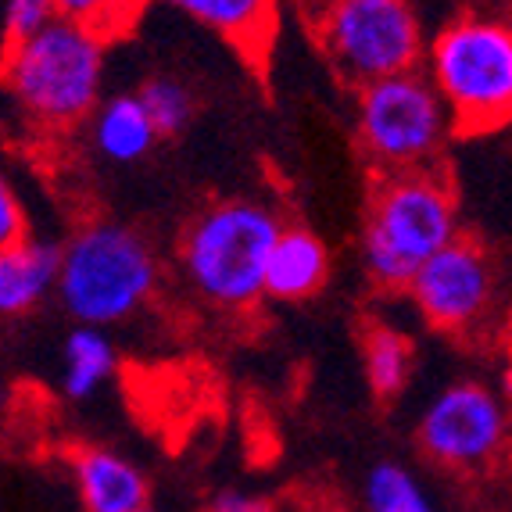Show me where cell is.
<instances>
[{"mask_svg":"<svg viewBox=\"0 0 512 512\" xmlns=\"http://www.w3.org/2000/svg\"><path fill=\"white\" fill-rule=\"evenodd\" d=\"M459 233V201L441 169L376 176L362 226V265L380 291L405 294L419 265Z\"/></svg>","mask_w":512,"mask_h":512,"instance_id":"1","label":"cell"},{"mask_svg":"<svg viewBox=\"0 0 512 512\" xmlns=\"http://www.w3.org/2000/svg\"><path fill=\"white\" fill-rule=\"evenodd\" d=\"M430 86L452 115L459 137L491 133L512 111V29L505 18L466 15L437 29L423 51Z\"/></svg>","mask_w":512,"mask_h":512,"instance_id":"2","label":"cell"},{"mask_svg":"<svg viewBox=\"0 0 512 512\" xmlns=\"http://www.w3.org/2000/svg\"><path fill=\"white\" fill-rule=\"evenodd\" d=\"M158 287V255L122 222H86L61 244L54 291L79 326H115L137 316Z\"/></svg>","mask_w":512,"mask_h":512,"instance_id":"3","label":"cell"},{"mask_svg":"<svg viewBox=\"0 0 512 512\" xmlns=\"http://www.w3.org/2000/svg\"><path fill=\"white\" fill-rule=\"evenodd\" d=\"M283 222L258 201H215L187 222L180 244V269L190 291L215 308H251L262 294L265 258Z\"/></svg>","mask_w":512,"mask_h":512,"instance_id":"4","label":"cell"},{"mask_svg":"<svg viewBox=\"0 0 512 512\" xmlns=\"http://www.w3.org/2000/svg\"><path fill=\"white\" fill-rule=\"evenodd\" d=\"M0 79L18 108L43 129H69L101 104L104 36L65 15L0 61Z\"/></svg>","mask_w":512,"mask_h":512,"instance_id":"5","label":"cell"},{"mask_svg":"<svg viewBox=\"0 0 512 512\" xmlns=\"http://www.w3.org/2000/svg\"><path fill=\"white\" fill-rule=\"evenodd\" d=\"M355 129L366 162L380 176L437 169L444 144L455 137L452 115L423 69L362 86Z\"/></svg>","mask_w":512,"mask_h":512,"instance_id":"6","label":"cell"},{"mask_svg":"<svg viewBox=\"0 0 512 512\" xmlns=\"http://www.w3.org/2000/svg\"><path fill=\"white\" fill-rule=\"evenodd\" d=\"M316 40L344 83L362 86L423 65L427 36L405 0H337L319 8Z\"/></svg>","mask_w":512,"mask_h":512,"instance_id":"7","label":"cell"},{"mask_svg":"<svg viewBox=\"0 0 512 512\" xmlns=\"http://www.w3.org/2000/svg\"><path fill=\"white\" fill-rule=\"evenodd\" d=\"M505 398L480 380L444 387L419 416L416 441L430 462L452 473H484L505 452Z\"/></svg>","mask_w":512,"mask_h":512,"instance_id":"8","label":"cell"},{"mask_svg":"<svg viewBox=\"0 0 512 512\" xmlns=\"http://www.w3.org/2000/svg\"><path fill=\"white\" fill-rule=\"evenodd\" d=\"M495 291V258L470 233H459L448 248L427 258L405 287L412 305L419 308V316L444 333L477 330L491 316Z\"/></svg>","mask_w":512,"mask_h":512,"instance_id":"9","label":"cell"},{"mask_svg":"<svg viewBox=\"0 0 512 512\" xmlns=\"http://www.w3.org/2000/svg\"><path fill=\"white\" fill-rule=\"evenodd\" d=\"M72 480L86 512H140L147 509V477L111 448H76Z\"/></svg>","mask_w":512,"mask_h":512,"instance_id":"10","label":"cell"},{"mask_svg":"<svg viewBox=\"0 0 512 512\" xmlns=\"http://www.w3.org/2000/svg\"><path fill=\"white\" fill-rule=\"evenodd\" d=\"M330 280V248L305 226H283L265 258L262 294L276 301H301Z\"/></svg>","mask_w":512,"mask_h":512,"instance_id":"11","label":"cell"},{"mask_svg":"<svg viewBox=\"0 0 512 512\" xmlns=\"http://www.w3.org/2000/svg\"><path fill=\"white\" fill-rule=\"evenodd\" d=\"M61 244L26 237L15 248L0 251V316H26L54 291Z\"/></svg>","mask_w":512,"mask_h":512,"instance_id":"12","label":"cell"},{"mask_svg":"<svg viewBox=\"0 0 512 512\" xmlns=\"http://www.w3.org/2000/svg\"><path fill=\"white\" fill-rule=\"evenodd\" d=\"M183 15L230 40L244 54H269L276 33V8L265 0H183Z\"/></svg>","mask_w":512,"mask_h":512,"instance_id":"13","label":"cell"},{"mask_svg":"<svg viewBox=\"0 0 512 512\" xmlns=\"http://www.w3.org/2000/svg\"><path fill=\"white\" fill-rule=\"evenodd\" d=\"M90 137H94V147L108 162H119V165L140 162L158 144L137 94H115L97 104L90 111Z\"/></svg>","mask_w":512,"mask_h":512,"instance_id":"14","label":"cell"},{"mask_svg":"<svg viewBox=\"0 0 512 512\" xmlns=\"http://www.w3.org/2000/svg\"><path fill=\"white\" fill-rule=\"evenodd\" d=\"M362 362H366V380L373 387L376 402H394V398H402L412 380L416 344L398 326L373 323L362 333Z\"/></svg>","mask_w":512,"mask_h":512,"instance_id":"15","label":"cell"},{"mask_svg":"<svg viewBox=\"0 0 512 512\" xmlns=\"http://www.w3.org/2000/svg\"><path fill=\"white\" fill-rule=\"evenodd\" d=\"M65 369H61V391L72 402H83L90 394H97L111 380L115 366H119V355H115V344L108 341V333L94 330V326H76V330L65 337Z\"/></svg>","mask_w":512,"mask_h":512,"instance_id":"16","label":"cell"},{"mask_svg":"<svg viewBox=\"0 0 512 512\" xmlns=\"http://www.w3.org/2000/svg\"><path fill=\"white\" fill-rule=\"evenodd\" d=\"M137 101L158 140H176L180 133H187V126L194 122V111H197L194 90L172 76L144 79V86L137 90Z\"/></svg>","mask_w":512,"mask_h":512,"instance_id":"17","label":"cell"},{"mask_svg":"<svg viewBox=\"0 0 512 512\" xmlns=\"http://www.w3.org/2000/svg\"><path fill=\"white\" fill-rule=\"evenodd\" d=\"M369 512H437V505L419 487L402 462H376L366 477Z\"/></svg>","mask_w":512,"mask_h":512,"instance_id":"18","label":"cell"},{"mask_svg":"<svg viewBox=\"0 0 512 512\" xmlns=\"http://www.w3.org/2000/svg\"><path fill=\"white\" fill-rule=\"evenodd\" d=\"M58 15V0H11L4 8V58L29 43Z\"/></svg>","mask_w":512,"mask_h":512,"instance_id":"19","label":"cell"},{"mask_svg":"<svg viewBox=\"0 0 512 512\" xmlns=\"http://www.w3.org/2000/svg\"><path fill=\"white\" fill-rule=\"evenodd\" d=\"M29 237V222L26 212L18 205V194L8 180H4V172H0V251L15 248L22 240Z\"/></svg>","mask_w":512,"mask_h":512,"instance_id":"20","label":"cell"},{"mask_svg":"<svg viewBox=\"0 0 512 512\" xmlns=\"http://www.w3.org/2000/svg\"><path fill=\"white\" fill-rule=\"evenodd\" d=\"M205 512H273V505L248 491H219Z\"/></svg>","mask_w":512,"mask_h":512,"instance_id":"21","label":"cell"},{"mask_svg":"<svg viewBox=\"0 0 512 512\" xmlns=\"http://www.w3.org/2000/svg\"><path fill=\"white\" fill-rule=\"evenodd\" d=\"M8 398H11L8 384H0V412H4V405H8Z\"/></svg>","mask_w":512,"mask_h":512,"instance_id":"22","label":"cell"},{"mask_svg":"<svg viewBox=\"0 0 512 512\" xmlns=\"http://www.w3.org/2000/svg\"><path fill=\"white\" fill-rule=\"evenodd\" d=\"M140 512H151V509H140Z\"/></svg>","mask_w":512,"mask_h":512,"instance_id":"23","label":"cell"}]
</instances>
